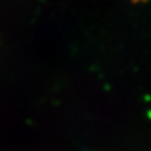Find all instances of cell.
Here are the masks:
<instances>
[{
  "label": "cell",
  "instance_id": "obj_1",
  "mask_svg": "<svg viewBox=\"0 0 151 151\" xmlns=\"http://www.w3.org/2000/svg\"><path fill=\"white\" fill-rule=\"evenodd\" d=\"M147 118H150V119H151V109L147 112Z\"/></svg>",
  "mask_w": 151,
  "mask_h": 151
},
{
  "label": "cell",
  "instance_id": "obj_2",
  "mask_svg": "<svg viewBox=\"0 0 151 151\" xmlns=\"http://www.w3.org/2000/svg\"><path fill=\"white\" fill-rule=\"evenodd\" d=\"M149 100H151V98H150L149 95H146V96H145V101H149Z\"/></svg>",
  "mask_w": 151,
  "mask_h": 151
}]
</instances>
